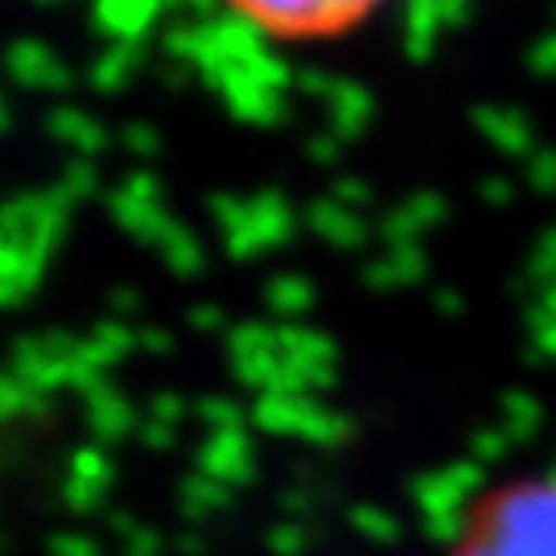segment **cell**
I'll return each mask as SVG.
<instances>
[{"label": "cell", "mask_w": 556, "mask_h": 556, "mask_svg": "<svg viewBox=\"0 0 556 556\" xmlns=\"http://www.w3.org/2000/svg\"><path fill=\"white\" fill-rule=\"evenodd\" d=\"M227 4L268 38L321 41L351 34L383 0H227Z\"/></svg>", "instance_id": "cell-2"}, {"label": "cell", "mask_w": 556, "mask_h": 556, "mask_svg": "<svg viewBox=\"0 0 556 556\" xmlns=\"http://www.w3.org/2000/svg\"><path fill=\"white\" fill-rule=\"evenodd\" d=\"M454 556H556V478H511L475 498Z\"/></svg>", "instance_id": "cell-1"}]
</instances>
